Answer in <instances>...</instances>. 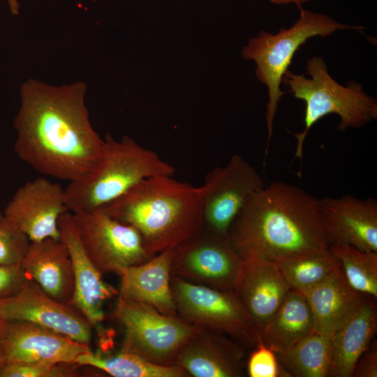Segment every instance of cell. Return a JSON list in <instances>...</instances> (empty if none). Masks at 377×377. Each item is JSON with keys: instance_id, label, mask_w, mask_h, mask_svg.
<instances>
[{"instance_id": "cell-1", "label": "cell", "mask_w": 377, "mask_h": 377, "mask_svg": "<svg viewBox=\"0 0 377 377\" xmlns=\"http://www.w3.org/2000/svg\"><path fill=\"white\" fill-rule=\"evenodd\" d=\"M86 89L82 82L55 87L35 80L20 87L15 151L43 175L78 179L101 154L103 140L90 124Z\"/></svg>"}, {"instance_id": "cell-14", "label": "cell", "mask_w": 377, "mask_h": 377, "mask_svg": "<svg viewBox=\"0 0 377 377\" xmlns=\"http://www.w3.org/2000/svg\"><path fill=\"white\" fill-rule=\"evenodd\" d=\"M242 259L233 292L247 314L257 343L292 288L275 262L258 256Z\"/></svg>"}, {"instance_id": "cell-28", "label": "cell", "mask_w": 377, "mask_h": 377, "mask_svg": "<svg viewBox=\"0 0 377 377\" xmlns=\"http://www.w3.org/2000/svg\"><path fill=\"white\" fill-rule=\"evenodd\" d=\"M31 241L0 214V265L22 264Z\"/></svg>"}, {"instance_id": "cell-31", "label": "cell", "mask_w": 377, "mask_h": 377, "mask_svg": "<svg viewBox=\"0 0 377 377\" xmlns=\"http://www.w3.org/2000/svg\"><path fill=\"white\" fill-rule=\"evenodd\" d=\"M27 279L22 264L0 265V298L16 293Z\"/></svg>"}, {"instance_id": "cell-30", "label": "cell", "mask_w": 377, "mask_h": 377, "mask_svg": "<svg viewBox=\"0 0 377 377\" xmlns=\"http://www.w3.org/2000/svg\"><path fill=\"white\" fill-rule=\"evenodd\" d=\"M246 371L250 377H290L279 362L276 353L261 339L249 356Z\"/></svg>"}, {"instance_id": "cell-26", "label": "cell", "mask_w": 377, "mask_h": 377, "mask_svg": "<svg viewBox=\"0 0 377 377\" xmlns=\"http://www.w3.org/2000/svg\"><path fill=\"white\" fill-rule=\"evenodd\" d=\"M283 278L295 290L304 293L341 267L330 248L275 261Z\"/></svg>"}, {"instance_id": "cell-17", "label": "cell", "mask_w": 377, "mask_h": 377, "mask_svg": "<svg viewBox=\"0 0 377 377\" xmlns=\"http://www.w3.org/2000/svg\"><path fill=\"white\" fill-rule=\"evenodd\" d=\"M61 241L66 246L72 262L74 276V293L71 306L87 319L92 327L101 324L105 318V302L117 291L102 279L86 253L75 230L71 213H64L59 219Z\"/></svg>"}, {"instance_id": "cell-9", "label": "cell", "mask_w": 377, "mask_h": 377, "mask_svg": "<svg viewBox=\"0 0 377 377\" xmlns=\"http://www.w3.org/2000/svg\"><path fill=\"white\" fill-rule=\"evenodd\" d=\"M71 216L83 248L102 274L111 272L120 275L126 268L154 256L147 251L135 228L101 209L71 213Z\"/></svg>"}, {"instance_id": "cell-4", "label": "cell", "mask_w": 377, "mask_h": 377, "mask_svg": "<svg viewBox=\"0 0 377 377\" xmlns=\"http://www.w3.org/2000/svg\"><path fill=\"white\" fill-rule=\"evenodd\" d=\"M175 168L155 151L124 136L114 140L108 133L101 154L82 177L64 188L68 209L73 214L101 208L117 199L140 181L156 176H172Z\"/></svg>"}, {"instance_id": "cell-19", "label": "cell", "mask_w": 377, "mask_h": 377, "mask_svg": "<svg viewBox=\"0 0 377 377\" xmlns=\"http://www.w3.org/2000/svg\"><path fill=\"white\" fill-rule=\"evenodd\" d=\"M302 293L313 314L315 332L330 336L350 320L371 297L348 283L341 266Z\"/></svg>"}, {"instance_id": "cell-10", "label": "cell", "mask_w": 377, "mask_h": 377, "mask_svg": "<svg viewBox=\"0 0 377 377\" xmlns=\"http://www.w3.org/2000/svg\"><path fill=\"white\" fill-rule=\"evenodd\" d=\"M242 258L228 235L204 226L189 239L175 248L171 275L223 290H232Z\"/></svg>"}, {"instance_id": "cell-35", "label": "cell", "mask_w": 377, "mask_h": 377, "mask_svg": "<svg viewBox=\"0 0 377 377\" xmlns=\"http://www.w3.org/2000/svg\"><path fill=\"white\" fill-rule=\"evenodd\" d=\"M8 320H6L0 317V336L4 331V329L6 326Z\"/></svg>"}, {"instance_id": "cell-3", "label": "cell", "mask_w": 377, "mask_h": 377, "mask_svg": "<svg viewBox=\"0 0 377 377\" xmlns=\"http://www.w3.org/2000/svg\"><path fill=\"white\" fill-rule=\"evenodd\" d=\"M99 209L135 228L151 256L179 246L203 226L202 187L172 176L145 179Z\"/></svg>"}, {"instance_id": "cell-6", "label": "cell", "mask_w": 377, "mask_h": 377, "mask_svg": "<svg viewBox=\"0 0 377 377\" xmlns=\"http://www.w3.org/2000/svg\"><path fill=\"white\" fill-rule=\"evenodd\" d=\"M298 20L289 29H282L272 34L261 31L256 37L251 38L242 50L246 60H253L256 64V75L260 82L266 85L269 101L265 114L267 139L265 154L272 135L273 123L278 103L285 94L281 83L291 64L297 50L306 40L320 36L326 37L340 29H363L361 26L341 24L330 16L300 9Z\"/></svg>"}, {"instance_id": "cell-21", "label": "cell", "mask_w": 377, "mask_h": 377, "mask_svg": "<svg viewBox=\"0 0 377 377\" xmlns=\"http://www.w3.org/2000/svg\"><path fill=\"white\" fill-rule=\"evenodd\" d=\"M175 249L160 252L149 260L126 268L120 274L119 297L152 306L178 316L170 288L171 263Z\"/></svg>"}, {"instance_id": "cell-34", "label": "cell", "mask_w": 377, "mask_h": 377, "mask_svg": "<svg viewBox=\"0 0 377 377\" xmlns=\"http://www.w3.org/2000/svg\"><path fill=\"white\" fill-rule=\"evenodd\" d=\"M9 6V9L13 15H17L19 13V0H6Z\"/></svg>"}, {"instance_id": "cell-23", "label": "cell", "mask_w": 377, "mask_h": 377, "mask_svg": "<svg viewBox=\"0 0 377 377\" xmlns=\"http://www.w3.org/2000/svg\"><path fill=\"white\" fill-rule=\"evenodd\" d=\"M314 332L305 295L291 288L265 327L261 340L275 353H284Z\"/></svg>"}, {"instance_id": "cell-33", "label": "cell", "mask_w": 377, "mask_h": 377, "mask_svg": "<svg viewBox=\"0 0 377 377\" xmlns=\"http://www.w3.org/2000/svg\"><path fill=\"white\" fill-rule=\"evenodd\" d=\"M274 4H288L294 3L297 6L299 9L302 8V5L311 0H269Z\"/></svg>"}, {"instance_id": "cell-22", "label": "cell", "mask_w": 377, "mask_h": 377, "mask_svg": "<svg viewBox=\"0 0 377 377\" xmlns=\"http://www.w3.org/2000/svg\"><path fill=\"white\" fill-rule=\"evenodd\" d=\"M376 330V298L369 297L359 311L332 335L329 377H351L357 360L370 346Z\"/></svg>"}, {"instance_id": "cell-32", "label": "cell", "mask_w": 377, "mask_h": 377, "mask_svg": "<svg viewBox=\"0 0 377 377\" xmlns=\"http://www.w3.org/2000/svg\"><path fill=\"white\" fill-rule=\"evenodd\" d=\"M351 376L377 377L376 343H371L369 348L359 357Z\"/></svg>"}, {"instance_id": "cell-36", "label": "cell", "mask_w": 377, "mask_h": 377, "mask_svg": "<svg viewBox=\"0 0 377 377\" xmlns=\"http://www.w3.org/2000/svg\"><path fill=\"white\" fill-rule=\"evenodd\" d=\"M4 355H3V348L1 346V344L0 343V366L4 364Z\"/></svg>"}, {"instance_id": "cell-25", "label": "cell", "mask_w": 377, "mask_h": 377, "mask_svg": "<svg viewBox=\"0 0 377 377\" xmlns=\"http://www.w3.org/2000/svg\"><path fill=\"white\" fill-rule=\"evenodd\" d=\"M80 366L101 369L114 377H188V373L177 365L162 366L151 363L137 354L122 350L110 356L82 353L75 360Z\"/></svg>"}, {"instance_id": "cell-16", "label": "cell", "mask_w": 377, "mask_h": 377, "mask_svg": "<svg viewBox=\"0 0 377 377\" xmlns=\"http://www.w3.org/2000/svg\"><path fill=\"white\" fill-rule=\"evenodd\" d=\"M329 246L350 244L377 252V202L346 194L318 200Z\"/></svg>"}, {"instance_id": "cell-12", "label": "cell", "mask_w": 377, "mask_h": 377, "mask_svg": "<svg viewBox=\"0 0 377 377\" xmlns=\"http://www.w3.org/2000/svg\"><path fill=\"white\" fill-rule=\"evenodd\" d=\"M0 317L27 321L89 344L92 326L76 308L59 302L28 278L14 295L0 298Z\"/></svg>"}, {"instance_id": "cell-11", "label": "cell", "mask_w": 377, "mask_h": 377, "mask_svg": "<svg viewBox=\"0 0 377 377\" xmlns=\"http://www.w3.org/2000/svg\"><path fill=\"white\" fill-rule=\"evenodd\" d=\"M256 170L239 154H233L224 166L207 173L202 190L203 226L228 235L230 227L248 198L265 186Z\"/></svg>"}, {"instance_id": "cell-15", "label": "cell", "mask_w": 377, "mask_h": 377, "mask_svg": "<svg viewBox=\"0 0 377 377\" xmlns=\"http://www.w3.org/2000/svg\"><path fill=\"white\" fill-rule=\"evenodd\" d=\"M5 363L75 364L90 350L56 331L27 321H8L0 336Z\"/></svg>"}, {"instance_id": "cell-27", "label": "cell", "mask_w": 377, "mask_h": 377, "mask_svg": "<svg viewBox=\"0 0 377 377\" xmlns=\"http://www.w3.org/2000/svg\"><path fill=\"white\" fill-rule=\"evenodd\" d=\"M339 259L348 283L357 291L377 298V252L350 244L329 246Z\"/></svg>"}, {"instance_id": "cell-7", "label": "cell", "mask_w": 377, "mask_h": 377, "mask_svg": "<svg viewBox=\"0 0 377 377\" xmlns=\"http://www.w3.org/2000/svg\"><path fill=\"white\" fill-rule=\"evenodd\" d=\"M114 317L124 330L122 350L162 366L175 365L182 347L202 330L179 316L145 303L118 297Z\"/></svg>"}, {"instance_id": "cell-2", "label": "cell", "mask_w": 377, "mask_h": 377, "mask_svg": "<svg viewBox=\"0 0 377 377\" xmlns=\"http://www.w3.org/2000/svg\"><path fill=\"white\" fill-rule=\"evenodd\" d=\"M228 237L242 256L271 261L323 251L329 244L318 199L274 181L254 192L233 220Z\"/></svg>"}, {"instance_id": "cell-13", "label": "cell", "mask_w": 377, "mask_h": 377, "mask_svg": "<svg viewBox=\"0 0 377 377\" xmlns=\"http://www.w3.org/2000/svg\"><path fill=\"white\" fill-rule=\"evenodd\" d=\"M67 212L64 188L40 177L17 188L3 215L31 242H39L46 238L60 239L59 219Z\"/></svg>"}, {"instance_id": "cell-29", "label": "cell", "mask_w": 377, "mask_h": 377, "mask_svg": "<svg viewBox=\"0 0 377 377\" xmlns=\"http://www.w3.org/2000/svg\"><path fill=\"white\" fill-rule=\"evenodd\" d=\"M77 364L5 363L0 377H71L77 374Z\"/></svg>"}, {"instance_id": "cell-24", "label": "cell", "mask_w": 377, "mask_h": 377, "mask_svg": "<svg viewBox=\"0 0 377 377\" xmlns=\"http://www.w3.org/2000/svg\"><path fill=\"white\" fill-rule=\"evenodd\" d=\"M276 354L290 377H329L332 336L314 332L287 351Z\"/></svg>"}, {"instance_id": "cell-18", "label": "cell", "mask_w": 377, "mask_h": 377, "mask_svg": "<svg viewBox=\"0 0 377 377\" xmlns=\"http://www.w3.org/2000/svg\"><path fill=\"white\" fill-rule=\"evenodd\" d=\"M244 346L227 335L202 330L178 352L175 365L195 377H242L245 375Z\"/></svg>"}, {"instance_id": "cell-20", "label": "cell", "mask_w": 377, "mask_h": 377, "mask_svg": "<svg viewBox=\"0 0 377 377\" xmlns=\"http://www.w3.org/2000/svg\"><path fill=\"white\" fill-rule=\"evenodd\" d=\"M28 278L57 301L68 305L74 293V276L68 250L61 239L31 242L22 262Z\"/></svg>"}, {"instance_id": "cell-8", "label": "cell", "mask_w": 377, "mask_h": 377, "mask_svg": "<svg viewBox=\"0 0 377 377\" xmlns=\"http://www.w3.org/2000/svg\"><path fill=\"white\" fill-rule=\"evenodd\" d=\"M177 315L202 330L221 333L244 347H255L247 314L235 293L171 276Z\"/></svg>"}, {"instance_id": "cell-5", "label": "cell", "mask_w": 377, "mask_h": 377, "mask_svg": "<svg viewBox=\"0 0 377 377\" xmlns=\"http://www.w3.org/2000/svg\"><path fill=\"white\" fill-rule=\"evenodd\" d=\"M307 73L311 78L288 70L282 82L288 86L294 97L306 105L304 129L294 134L297 140L295 158H302L304 140L309 129L322 117L336 114L341 121L340 131L359 128L377 117L376 101L365 94L361 84L352 81L348 87L337 83L328 73L325 61L318 57L307 60Z\"/></svg>"}]
</instances>
